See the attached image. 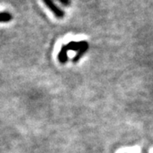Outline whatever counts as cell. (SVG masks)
<instances>
[{
	"mask_svg": "<svg viewBox=\"0 0 153 153\" xmlns=\"http://www.w3.org/2000/svg\"><path fill=\"white\" fill-rule=\"evenodd\" d=\"M56 1H58L61 5L65 7H69L71 4V0H56Z\"/></svg>",
	"mask_w": 153,
	"mask_h": 153,
	"instance_id": "6",
	"label": "cell"
},
{
	"mask_svg": "<svg viewBox=\"0 0 153 153\" xmlns=\"http://www.w3.org/2000/svg\"><path fill=\"white\" fill-rule=\"evenodd\" d=\"M88 49V44L87 42L85 41V44H83V46H82L81 49H79L77 52H76V55L73 57V59H72V62L73 63H76V62H78L80 59L82 58V56L84 55V54L86 53V51Z\"/></svg>",
	"mask_w": 153,
	"mask_h": 153,
	"instance_id": "3",
	"label": "cell"
},
{
	"mask_svg": "<svg viewBox=\"0 0 153 153\" xmlns=\"http://www.w3.org/2000/svg\"><path fill=\"white\" fill-rule=\"evenodd\" d=\"M44 5L46 6L49 10L51 11L56 18L62 19L65 16V11L63 10L60 7L55 4V0H42Z\"/></svg>",
	"mask_w": 153,
	"mask_h": 153,
	"instance_id": "1",
	"label": "cell"
},
{
	"mask_svg": "<svg viewBox=\"0 0 153 153\" xmlns=\"http://www.w3.org/2000/svg\"><path fill=\"white\" fill-rule=\"evenodd\" d=\"M0 17H1V22H9L12 20V16L9 12H2Z\"/></svg>",
	"mask_w": 153,
	"mask_h": 153,
	"instance_id": "5",
	"label": "cell"
},
{
	"mask_svg": "<svg viewBox=\"0 0 153 153\" xmlns=\"http://www.w3.org/2000/svg\"><path fill=\"white\" fill-rule=\"evenodd\" d=\"M84 44H85V41H81V42L71 41V42L66 44V48L68 49V50H72V51H76L77 52L83 46Z\"/></svg>",
	"mask_w": 153,
	"mask_h": 153,
	"instance_id": "4",
	"label": "cell"
},
{
	"mask_svg": "<svg viewBox=\"0 0 153 153\" xmlns=\"http://www.w3.org/2000/svg\"><path fill=\"white\" fill-rule=\"evenodd\" d=\"M67 52H68V49L66 48V45H63L60 51H59V53H58V60L61 64H66V62L68 61Z\"/></svg>",
	"mask_w": 153,
	"mask_h": 153,
	"instance_id": "2",
	"label": "cell"
}]
</instances>
